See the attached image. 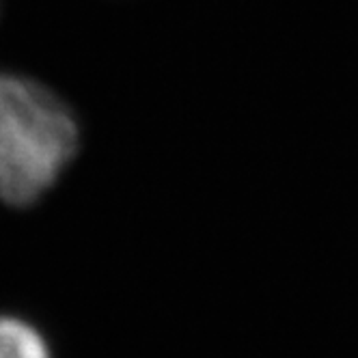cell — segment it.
I'll return each instance as SVG.
<instances>
[{"label":"cell","mask_w":358,"mask_h":358,"mask_svg":"<svg viewBox=\"0 0 358 358\" xmlns=\"http://www.w3.org/2000/svg\"><path fill=\"white\" fill-rule=\"evenodd\" d=\"M78 149L80 123L61 95L29 76L0 73V201L35 206Z\"/></svg>","instance_id":"cell-1"},{"label":"cell","mask_w":358,"mask_h":358,"mask_svg":"<svg viewBox=\"0 0 358 358\" xmlns=\"http://www.w3.org/2000/svg\"><path fill=\"white\" fill-rule=\"evenodd\" d=\"M0 358H55V354L33 322L0 315Z\"/></svg>","instance_id":"cell-2"},{"label":"cell","mask_w":358,"mask_h":358,"mask_svg":"<svg viewBox=\"0 0 358 358\" xmlns=\"http://www.w3.org/2000/svg\"><path fill=\"white\" fill-rule=\"evenodd\" d=\"M0 11H3V0H0Z\"/></svg>","instance_id":"cell-3"}]
</instances>
